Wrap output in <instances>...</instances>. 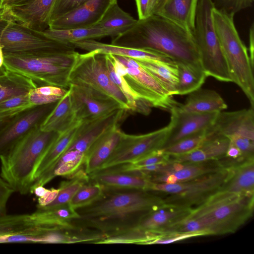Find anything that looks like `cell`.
I'll return each mask as SVG.
<instances>
[{
    "label": "cell",
    "mask_w": 254,
    "mask_h": 254,
    "mask_svg": "<svg viewBox=\"0 0 254 254\" xmlns=\"http://www.w3.org/2000/svg\"><path fill=\"white\" fill-rule=\"evenodd\" d=\"M89 181L104 189L151 190L154 182L137 171H122L109 168L98 170L88 175Z\"/></svg>",
    "instance_id": "obj_19"
},
{
    "label": "cell",
    "mask_w": 254,
    "mask_h": 254,
    "mask_svg": "<svg viewBox=\"0 0 254 254\" xmlns=\"http://www.w3.org/2000/svg\"><path fill=\"white\" fill-rule=\"evenodd\" d=\"M30 215L36 224L51 226H69L72 220L79 217L69 203L52 208H37Z\"/></svg>",
    "instance_id": "obj_34"
},
{
    "label": "cell",
    "mask_w": 254,
    "mask_h": 254,
    "mask_svg": "<svg viewBox=\"0 0 254 254\" xmlns=\"http://www.w3.org/2000/svg\"><path fill=\"white\" fill-rule=\"evenodd\" d=\"M202 235L198 233H169L162 234L157 239L150 242L148 245L167 244Z\"/></svg>",
    "instance_id": "obj_45"
},
{
    "label": "cell",
    "mask_w": 254,
    "mask_h": 254,
    "mask_svg": "<svg viewBox=\"0 0 254 254\" xmlns=\"http://www.w3.org/2000/svg\"><path fill=\"white\" fill-rule=\"evenodd\" d=\"M0 16V44L4 53L52 51L63 53L76 52L69 42L53 40L15 21L5 8Z\"/></svg>",
    "instance_id": "obj_11"
},
{
    "label": "cell",
    "mask_w": 254,
    "mask_h": 254,
    "mask_svg": "<svg viewBox=\"0 0 254 254\" xmlns=\"http://www.w3.org/2000/svg\"><path fill=\"white\" fill-rule=\"evenodd\" d=\"M230 142L225 136L207 133L202 143L193 151L177 156H170V162L191 163L218 160L224 156Z\"/></svg>",
    "instance_id": "obj_23"
},
{
    "label": "cell",
    "mask_w": 254,
    "mask_h": 254,
    "mask_svg": "<svg viewBox=\"0 0 254 254\" xmlns=\"http://www.w3.org/2000/svg\"><path fill=\"white\" fill-rule=\"evenodd\" d=\"M4 64V53L3 49L0 44V68Z\"/></svg>",
    "instance_id": "obj_54"
},
{
    "label": "cell",
    "mask_w": 254,
    "mask_h": 254,
    "mask_svg": "<svg viewBox=\"0 0 254 254\" xmlns=\"http://www.w3.org/2000/svg\"><path fill=\"white\" fill-rule=\"evenodd\" d=\"M14 190L0 176V216L6 214V205Z\"/></svg>",
    "instance_id": "obj_48"
},
{
    "label": "cell",
    "mask_w": 254,
    "mask_h": 254,
    "mask_svg": "<svg viewBox=\"0 0 254 254\" xmlns=\"http://www.w3.org/2000/svg\"><path fill=\"white\" fill-rule=\"evenodd\" d=\"M138 19H144L153 14L157 0H135Z\"/></svg>",
    "instance_id": "obj_46"
},
{
    "label": "cell",
    "mask_w": 254,
    "mask_h": 254,
    "mask_svg": "<svg viewBox=\"0 0 254 254\" xmlns=\"http://www.w3.org/2000/svg\"><path fill=\"white\" fill-rule=\"evenodd\" d=\"M228 138L247 160H254V140L239 135H233Z\"/></svg>",
    "instance_id": "obj_44"
},
{
    "label": "cell",
    "mask_w": 254,
    "mask_h": 254,
    "mask_svg": "<svg viewBox=\"0 0 254 254\" xmlns=\"http://www.w3.org/2000/svg\"><path fill=\"white\" fill-rule=\"evenodd\" d=\"M57 102L34 106L5 123L0 127V155L7 150L31 128L40 125Z\"/></svg>",
    "instance_id": "obj_15"
},
{
    "label": "cell",
    "mask_w": 254,
    "mask_h": 254,
    "mask_svg": "<svg viewBox=\"0 0 254 254\" xmlns=\"http://www.w3.org/2000/svg\"><path fill=\"white\" fill-rule=\"evenodd\" d=\"M77 122L72 106L70 92L59 101L40 125L41 130L61 132L71 127Z\"/></svg>",
    "instance_id": "obj_27"
},
{
    "label": "cell",
    "mask_w": 254,
    "mask_h": 254,
    "mask_svg": "<svg viewBox=\"0 0 254 254\" xmlns=\"http://www.w3.org/2000/svg\"><path fill=\"white\" fill-rule=\"evenodd\" d=\"M34 91L46 95L63 97L67 93L68 89L53 85H43L34 89Z\"/></svg>",
    "instance_id": "obj_49"
},
{
    "label": "cell",
    "mask_w": 254,
    "mask_h": 254,
    "mask_svg": "<svg viewBox=\"0 0 254 254\" xmlns=\"http://www.w3.org/2000/svg\"><path fill=\"white\" fill-rule=\"evenodd\" d=\"M34 107L28 94L10 98L0 102V121L6 122L19 113Z\"/></svg>",
    "instance_id": "obj_42"
},
{
    "label": "cell",
    "mask_w": 254,
    "mask_h": 254,
    "mask_svg": "<svg viewBox=\"0 0 254 254\" xmlns=\"http://www.w3.org/2000/svg\"><path fill=\"white\" fill-rule=\"evenodd\" d=\"M111 44L154 51L169 57L176 64L203 70L192 34L156 14L138 19L130 29L114 37Z\"/></svg>",
    "instance_id": "obj_2"
},
{
    "label": "cell",
    "mask_w": 254,
    "mask_h": 254,
    "mask_svg": "<svg viewBox=\"0 0 254 254\" xmlns=\"http://www.w3.org/2000/svg\"><path fill=\"white\" fill-rule=\"evenodd\" d=\"M198 0H167L156 13L192 34Z\"/></svg>",
    "instance_id": "obj_25"
},
{
    "label": "cell",
    "mask_w": 254,
    "mask_h": 254,
    "mask_svg": "<svg viewBox=\"0 0 254 254\" xmlns=\"http://www.w3.org/2000/svg\"><path fill=\"white\" fill-rule=\"evenodd\" d=\"M75 48L87 52L96 51L104 54H110L128 57L137 60L157 61L166 63H176L169 57L157 52L147 50L128 48L106 44L94 39H86L72 42Z\"/></svg>",
    "instance_id": "obj_22"
},
{
    "label": "cell",
    "mask_w": 254,
    "mask_h": 254,
    "mask_svg": "<svg viewBox=\"0 0 254 254\" xmlns=\"http://www.w3.org/2000/svg\"><path fill=\"white\" fill-rule=\"evenodd\" d=\"M177 65L178 73L177 95L189 94L201 87L207 77L203 70L184 64H177Z\"/></svg>",
    "instance_id": "obj_39"
},
{
    "label": "cell",
    "mask_w": 254,
    "mask_h": 254,
    "mask_svg": "<svg viewBox=\"0 0 254 254\" xmlns=\"http://www.w3.org/2000/svg\"><path fill=\"white\" fill-rule=\"evenodd\" d=\"M254 195L219 190L192 208L185 219L169 231L198 233L202 236L233 233L253 216Z\"/></svg>",
    "instance_id": "obj_3"
},
{
    "label": "cell",
    "mask_w": 254,
    "mask_h": 254,
    "mask_svg": "<svg viewBox=\"0 0 254 254\" xmlns=\"http://www.w3.org/2000/svg\"><path fill=\"white\" fill-rule=\"evenodd\" d=\"M58 193V188L48 189L45 194L38 198V204L37 207H43L50 204L56 199Z\"/></svg>",
    "instance_id": "obj_50"
},
{
    "label": "cell",
    "mask_w": 254,
    "mask_h": 254,
    "mask_svg": "<svg viewBox=\"0 0 254 254\" xmlns=\"http://www.w3.org/2000/svg\"><path fill=\"white\" fill-rule=\"evenodd\" d=\"M5 12V8L0 7V16L3 15Z\"/></svg>",
    "instance_id": "obj_55"
},
{
    "label": "cell",
    "mask_w": 254,
    "mask_h": 254,
    "mask_svg": "<svg viewBox=\"0 0 254 254\" xmlns=\"http://www.w3.org/2000/svg\"><path fill=\"white\" fill-rule=\"evenodd\" d=\"M214 7L212 0H198L192 35L202 67L207 76L220 81L232 82L213 24L211 13Z\"/></svg>",
    "instance_id": "obj_7"
},
{
    "label": "cell",
    "mask_w": 254,
    "mask_h": 254,
    "mask_svg": "<svg viewBox=\"0 0 254 254\" xmlns=\"http://www.w3.org/2000/svg\"><path fill=\"white\" fill-rule=\"evenodd\" d=\"M223 169L218 160L191 163L172 162L169 172L155 175L173 174L178 183L188 181Z\"/></svg>",
    "instance_id": "obj_36"
},
{
    "label": "cell",
    "mask_w": 254,
    "mask_h": 254,
    "mask_svg": "<svg viewBox=\"0 0 254 254\" xmlns=\"http://www.w3.org/2000/svg\"><path fill=\"white\" fill-rule=\"evenodd\" d=\"M29 0H1L0 7L9 8L10 7L22 4Z\"/></svg>",
    "instance_id": "obj_52"
},
{
    "label": "cell",
    "mask_w": 254,
    "mask_h": 254,
    "mask_svg": "<svg viewBox=\"0 0 254 254\" xmlns=\"http://www.w3.org/2000/svg\"><path fill=\"white\" fill-rule=\"evenodd\" d=\"M192 208L163 203L144 215L131 228L161 234L166 229L185 219Z\"/></svg>",
    "instance_id": "obj_21"
},
{
    "label": "cell",
    "mask_w": 254,
    "mask_h": 254,
    "mask_svg": "<svg viewBox=\"0 0 254 254\" xmlns=\"http://www.w3.org/2000/svg\"><path fill=\"white\" fill-rule=\"evenodd\" d=\"M57 133L35 126L0 155V176L14 192L30 193L37 168Z\"/></svg>",
    "instance_id": "obj_4"
},
{
    "label": "cell",
    "mask_w": 254,
    "mask_h": 254,
    "mask_svg": "<svg viewBox=\"0 0 254 254\" xmlns=\"http://www.w3.org/2000/svg\"><path fill=\"white\" fill-rule=\"evenodd\" d=\"M103 189L98 200L76 210L79 217L72 221L74 225L98 230L107 237L133 228L144 215L164 203L152 191Z\"/></svg>",
    "instance_id": "obj_1"
},
{
    "label": "cell",
    "mask_w": 254,
    "mask_h": 254,
    "mask_svg": "<svg viewBox=\"0 0 254 254\" xmlns=\"http://www.w3.org/2000/svg\"><path fill=\"white\" fill-rule=\"evenodd\" d=\"M54 226L36 224L30 214H6L0 216V237L11 235L39 236Z\"/></svg>",
    "instance_id": "obj_28"
},
{
    "label": "cell",
    "mask_w": 254,
    "mask_h": 254,
    "mask_svg": "<svg viewBox=\"0 0 254 254\" xmlns=\"http://www.w3.org/2000/svg\"><path fill=\"white\" fill-rule=\"evenodd\" d=\"M249 52L250 59L252 64L254 65V25L253 23L250 27L249 32Z\"/></svg>",
    "instance_id": "obj_51"
},
{
    "label": "cell",
    "mask_w": 254,
    "mask_h": 254,
    "mask_svg": "<svg viewBox=\"0 0 254 254\" xmlns=\"http://www.w3.org/2000/svg\"><path fill=\"white\" fill-rule=\"evenodd\" d=\"M35 31L49 38L69 43L86 39L111 37L109 31L98 25L87 27L63 29L48 28L42 31Z\"/></svg>",
    "instance_id": "obj_33"
},
{
    "label": "cell",
    "mask_w": 254,
    "mask_h": 254,
    "mask_svg": "<svg viewBox=\"0 0 254 254\" xmlns=\"http://www.w3.org/2000/svg\"><path fill=\"white\" fill-rule=\"evenodd\" d=\"M116 1L117 0H86L75 9L51 21L49 28L63 29L94 26Z\"/></svg>",
    "instance_id": "obj_16"
},
{
    "label": "cell",
    "mask_w": 254,
    "mask_h": 254,
    "mask_svg": "<svg viewBox=\"0 0 254 254\" xmlns=\"http://www.w3.org/2000/svg\"><path fill=\"white\" fill-rule=\"evenodd\" d=\"M103 188L99 184L89 181L77 191L69 203L75 210L89 205L103 195Z\"/></svg>",
    "instance_id": "obj_40"
},
{
    "label": "cell",
    "mask_w": 254,
    "mask_h": 254,
    "mask_svg": "<svg viewBox=\"0 0 254 254\" xmlns=\"http://www.w3.org/2000/svg\"><path fill=\"white\" fill-rule=\"evenodd\" d=\"M120 125L116 126L99 138L85 153L83 167L89 175L99 170L112 155L121 135Z\"/></svg>",
    "instance_id": "obj_24"
},
{
    "label": "cell",
    "mask_w": 254,
    "mask_h": 254,
    "mask_svg": "<svg viewBox=\"0 0 254 254\" xmlns=\"http://www.w3.org/2000/svg\"><path fill=\"white\" fill-rule=\"evenodd\" d=\"M85 0H56L51 14L50 22L75 9Z\"/></svg>",
    "instance_id": "obj_43"
},
{
    "label": "cell",
    "mask_w": 254,
    "mask_h": 254,
    "mask_svg": "<svg viewBox=\"0 0 254 254\" xmlns=\"http://www.w3.org/2000/svg\"><path fill=\"white\" fill-rule=\"evenodd\" d=\"M38 87L30 78L5 67L0 68V102L12 97L28 94Z\"/></svg>",
    "instance_id": "obj_32"
},
{
    "label": "cell",
    "mask_w": 254,
    "mask_h": 254,
    "mask_svg": "<svg viewBox=\"0 0 254 254\" xmlns=\"http://www.w3.org/2000/svg\"><path fill=\"white\" fill-rule=\"evenodd\" d=\"M207 133L228 137L239 135L254 140V108L220 112Z\"/></svg>",
    "instance_id": "obj_17"
},
{
    "label": "cell",
    "mask_w": 254,
    "mask_h": 254,
    "mask_svg": "<svg viewBox=\"0 0 254 254\" xmlns=\"http://www.w3.org/2000/svg\"><path fill=\"white\" fill-rule=\"evenodd\" d=\"M207 129L188 136L162 149L170 156L188 153L197 148L204 141L207 135Z\"/></svg>",
    "instance_id": "obj_41"
},
{
    "label": "cell",
    "mask_w": 254,
    "mask_h": 254,
    "mask_svg": "<svg viewBox=\"0 0 254 254\" xmlns=\"http://www.w3.org/2000/svg\"><path fill=\"white\" fill-rule=\"evenodd\" d=\"M180 104V103H179ZM172 107L167 138L162 149L188 136L207 129L214 123L220 112L194 113L186 112L179 105Z\"/></svg>",
    "instance_id": "obj_14"
},
{
    "label": "cell",
    "mask_w": 254,
    "mask_h": 254,
    "mask_svg": "<svg viewBox=\"0 0 254 254\" xmlns=\"http://www.w3.org/2000/svg\"><path fill=\"white\" fill-rule=\"evenodd\" d=\"M30 102L34 106L43 105L59 101L62 97L57 96H49L37 93L32 89L28 93Z\"/></svg>",
    "instance_id": "obj_47"
},
{
    "label": "cell",
    "mask_w": 254,
    "mask_h": 254,
    "mask_svg": "<svg viewBox=\"0 0 254 254\" xmlns=\"http://www.w3.org/2000/svg\"><path fill=\"white\" fill-rule=\"evenodd\" d=\"M214 28L227 61L232 82L237 84L254 108V66L247 47L236 28L235 13L214 7L212 10Z\"/></svg>",
    "instance_id": "obj_6"
},
{
    "label": "cell",
    "mask_w": 254,
    "mask_h": 254,
    "mask_svg": "<svg viewBox=\"0 0 254 254\" xmlns=\"http://www.w3.org/2000/svg\"><path fill=\"white\" fill-rule=\"evenodd\" d=\"M220 190L239 194L254 195V160L230 169Z\"/></svg>",
    "instance_id": "obj_31"
},
{
    "label": "cell",
    "mask_w": 254,
    "mask_h": 254,
    "mask_svg": "<svg viewBox=\"0 0 254 254\" xmlns=\"http://www.w3.org/2000/svg\"><path fill=\"white\" fill-rule=\"evenodd\" d=\"M167 0H157L153 10V14H156V13L159 10V9L162 6V5Z\"/></svg>",
    "instance_id": "obj_53"
},
{
    "label": "cell",
    "mask_w": 254,
    "mask_h": 254,
    "mask_svg": "<svg viewBox=\"0 0 254 254\" xmlns=\"http://www.w3.org/2000/svg\"><path fill=\"white\" fill-rule=\"evenodd\" d=\"M137 61L161 84L170 95H177L178 73L176 63L157 61Z\"/></svg>",
    "instance_id": "obj_35"
},
{
    "label": "cell",
    "mask_w": 254,
    "mask_h": 254,
    "mask_svg": "<svg viewBox=\"0 0 254 254\" xmlns=\"http://www.w3.org/2000/svg\"><path fill=\"white\" fill-rule=\"evenodd\" d=\"M137 19L123 10L117 1L112 4L96 25L107 30L115 37L132 27Z\"/></svg>",
    "instance_id": "obj_37"
},
{
    "label": "cell",
    "mask_w": 254,
    "mask_h": 254,
    "mask_svg": "<svg viewBox=\"0 0 254 254\" xmlns=\"http://www.w3.org/2000/svg\"><path fill=\"white\" fill-rule=\"evenodd\" d=\"M127 112L120 109L105 117L81 123L75 138L67 151L75 150L85 155L89 148L99 138L114 127L120 125Z\"/></svg>",
    "instance_id": "obj_18"
},
{
    "label": "cell",
    "mask_w": 254,
    "mask_h": 254,
    "mask_svg": "<svg viewBox=\"0 0 254 254\" xmlns=\"http://www.w3.org/2000/svg\"><path fill=\"white\" fill-rule=\"evenodd\" d=\"M109 55L116 72L125 79L139 99L150 107L169 111L179 104L137 60Z\"/></svg>",
    "instance_id": "obj_8"
},
{
    "label": "cell",
    "mask_w": 254,
    "mask_h": 254,
    "mask_svg": "<svg viewBox=\"0 0 254 254\" xmlns=\"http://www.w3.org/2000/svg\"><path fill=\"white\" fill-rule=\"evenodd\" d=\"M68 90L76 119L81 123L105 117L122 109L112 98L89 87L71 84Z\"/></svg>",
    "instance_id": "obj_13"
},
{
    "label": "cell",
    "mask_w": 254,
    "mask_h": 254,
    "mask_svg": "<svg viewBox=\"0 0 254 254\" xmlns=\"http://www.w3.org/2000/svg\"><path fill=\"white\" fill-rule=\"evenodd\" d=\"M78 54L52 51L4 53L3 65L30 78L38 86L53 85L68 89L69 73Z\"/></svg>",
    "instance_id": "obj_5"
},
{
    "label": "cell",
    "mask_w": 254,
    "mask_h": 254,
    "mask_svg": "<svg viewBox=\"0 0 254 254\" xmlns=\"http://www.w3.org/2000/svg\"><path fill=\"white\" fill-rule=\"evenodd\" d=\"M56 0H29L19 5L6 8L17 23L34 31L49 28L51 12Z\"/></svg>",
    "instance_id": "obj_20"
},
{
    "label": "cell",
    "mask_w": 254,
    "mask_h": 254,
    "mask_svg": "<svg viewBox=\"0 0 254 254\" xmlns=\"http://www.w3.org/2000/svg\"><path fill=\"white\" fill-rule=\"evenodd\" d=\"M1 0H0V7Z\"/></svg>",
    "instance_id": "obj_56"
},
{
    "label": "cell",
    "mask_w": 254,
    "mask_h": 254,
    "mask_svg": "<svg viewBox=\"0 0 254 254\" xmlns=\"http://www.w3.org/2000/svg\"><path fill=\"white\" fill-rule=\"evenodd\" d=\"M81 123L77 122L71 127L57 133L41 160L34 174V182L47 172L68 149Z\"/></svg>",
    "instance_id": "obj_26"
},
{
    "label": "cell",
    "mask_w": 254,
    "mask_h": 254,
    "mask_svg": "<svg viewBox=\"0 0 254 254\" xmlns=\"http://www.w3.org/2000/svg\"><path fill=\"white\" fill-rule=\"evenodd\" d=\"M168 129L167 126L140 135L128 134L122 131L117 147L99 170L131 163L162 149Z\"/></svg>",
    "instance_id": "obj_12"
},
{
    "label": "cell",
    "mask_w": 254,
    "mask_h": 254,
    "mask_svg": "<svg viewBox=\"0 0 254 254\" xmlns=\"http://www.w3.org/2000/svg\"><path fill=\"white\" fill-rule=\"evenodd\" d=\"M68 81L69 85L86 86L104 94L118 102L123 109L130 111L125 96L109 77L105 54L96 51L78 53Z\"/></svg>",
    "instance_id": "obj_9"
},
{
    "label": "cell",
    "mask_w": 254,
    "mask_h": 254,
    "mask_svg": "<svg viewBox=\"0 0 254 254\" xmlns=\"http://www.w3.org/2000/svg\"><path fill=\"white\" fill-rule=\"evenodd\" d=\"M229 173L230 169H223L184 182L154 183L150 191L166 194L163 197L165 203L192 208L219 191Z\"/></svg>",
    "instance_id": "obj_10"
},
{
    "label": "cell",
    "mask_w": 254,
    "mask_h": 254,
    "mask_svg": "<svg viewBox=\"0 0 254 254\" xmlns=\"http://www.w3.org/2000/svg\"><path fill=\"white\" fill-rule=\"evenodd\" d=\"M179 106L184 111L194 113L221 112L227 108V104L217 92L200 88L190 93L185 102Z\"/></svg>",
    "instance_id": "obj_30"
},
{
    "label": "cell",
    "mask_w": 254,
    "mask_h": 254,
    "mask_svg": "<svg viewBox=\"0 0 254 254\" xmlns=\"http://www.w3.org/2000/svg\"><path fill=\"white\" fill-rule=\"evenodd\" d=\"M83 167L67 177V180L61 182L58 194L53 202L43 207H37V208H52L69 203L79 189L89 182V176Z\"/></svg>",
    "instance_id": "obj_38"
},
{
    "label": "cell",
    "mask_w": 254,
    "mask_h": 254,
    "mask_svg": "<svg viewBox=\"0 0 254 254\" xmlns=\"http://www.w3.org/2000/svg\"><path fill=\"white\" fill-rule=\"evenodd\" d=\"M85 154L75 150H70L63 154L52 167L38 179L31 187L30 192L38 186H44L55 177H69L82 167Z\"/></svg>",
    "instance_id": "obj_29"
}]
</instances>
